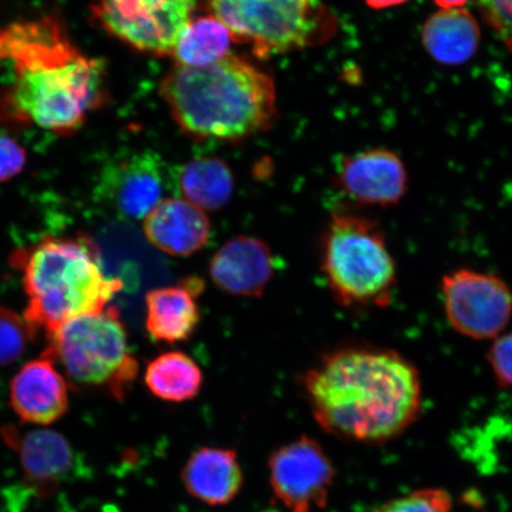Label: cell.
Returning a JSON list of instances; mask_svg holds the SVG:
<instances>
[{"label":"cell","instance_id":"16","mask_svg":"<svg viewBox=\"0 0 512 512\" xmlns=\"http://www.w3.org/2000/svg\"><path fill=\"white\" fill-rule=\"evenodd\" d=\"M147 241L171 256H190L207 245L211 223L203 210L183 198H165L144 219Z\"/></svg>","mask_w":512,"mask_h":512},{"label":"cell","instance_id":"2","mask_svg":"<svg viewBox=\"0 0 512 512\" xmlns=\"http://www.w3.org/2000/svg\"><path fill=\"white\" fill-rule=\"evenodd\" d=\"M313 418L339 439L366 445L401 437L420 418V371L400 352L347 344L326 352L302 377Z\"/></svg>","mask_w":512,"mask_h":512},{"label":"cell","instance_id":"18","mask_svg":"<svg viewBox=\"0 0 512 512\" xmlns=\"http://www.w3.org/2000/svg\"><path fill=\"white\" fill-rule=\"evenodd\" d=\"M182 483L191 497L210 507L233 502L243 485L238 453L230 448H198L183 467Z\"/></svg>","mask_w":512,"mask_h":512},{"label":"cell","instance_id":"28","mask_svg":"<svg viewBox=\"0 0 512 512\" xmlns=\"http://www.w3.org/2000/svg\"><path fill=\"white\" fill-rule=\"evenodd\" d=\"M363 2L366 3L370 9L386 10L405 4L408 2V0H363Z\"/></svg>","mask_w":512,"mask_h":512},{"label":"cell","instance_id":"9","mask_svg":"<svg viewBox=\"0 0 512 512\" xmlns=\"http://www.w3.org/2000/svg\"><path fill=\"white\" fill-rule=\"evenodd\" d=\"M441 298L451 328L475 341H494L512 319V290L497 274L456 268L441 279Z\"/></svg>","mask_w":512,"mask_h":512},{"label":"cell","instance_id":"13","mask_svg":"<svg viewBox=\"0 0 512 512\" xmlns=\"http://www.w3.org/2000/svg\"><path fill=\"white\" fill-rule=\"evenodd\" d=\"M209 275L229 296L260 298L274 275L271 248L254 236H235L217 249L210 260Z\"/></svg>","mask_w":512,"mask_h":512},{"label":"cell","instance_id":"26","mask_svg":"<svg viewBox=\"0 0 512 512\" xmlns=\"http://www.w3.org/2000/svg\"><path fill=\"white\" fill-rule=\"evenodd\" d=\"M486 21L512 50V0H479Z\"/></svg>","mask_w":512,"mask_h":512},{"label":"cell","instance_id":"24","mask_svg":"<svg viewBox=\"0 0 512 512\" xmlns=\"http://www.w3.org/2000/svg\"><path fill=\"white\" fill-rule=\"evenodd\" d=\"M371 512H456L453 499L444 489H419L379 505Z\"/></svg>","mask_w":512,"mask_h":512},{"label":"cell","instance_id":"4","mask_svg":"<svg viewBox=\"0 0 512 512\" xmlns=\"http://www.w3.org/2000/svg\"><path fill=\"white\" fill-rule=\"evenodd\" d=\"M12 259L28 297L24 318L48 335L69 320L104 311L123 288L102 270L99 249L88 238L51 236Z\"/></svg>","mask_w":512,"mask_h":512},{"label":"cell","instance_id":"10","mask_svg":"<svg viewBox=\"0 0 512 512\" xmlns=\"http://www.w3.org/2000/svg\"><path fill=\"white\" fill-rule=\"evenodd\" d=\"M273 495L290 512H313L328 505L336 470L317 440L302 435L268 459Z\"/></svg>","mask_w":512,"mask_h":512},{"label":"cell","instance_id":"3","mask_svg":"<svg viewBox=\"0 0 512 512\" xmlns=\"http://www.w3.org/2000/svg\"><path fill=\"white\" fill-rule=\"evenodd\" d=\"M160 95L181 130L198 139H246L268 130L278 113L272 76L235 55L206 67L175 64Z\"/></svg>","mask_w":512,"mask_h":512},{"label":"cell","instance_id":"7","mask_svg":"<svg viewBox=\"0 0 512 512\" xmlns=\"http://www.w3.org/2000/svg\"><path fill=\"white\" fill-rule=\"evenodd\" d=\"M235 42L266 57L329 41L337 21L325 0H207Z\"/></svg>","mask_w":512,"mask_h":512},{"label":"cell","instance_id":"22","mask_svg":"<svg viewBox=\"0 0 512 512\" xmlns=\"http://www.w3.org/2000/svg\"><path fill=\"white\" fill-rule=\"evenodd\" d=\"M232 32L213 15L194 17L182 31L172 56L178 66H210L230 55Z\"/></svg>","mask_w":512,"mask_h":512},{"label":"cell","instance_id":"8","mask_svg":"<svg viewBox=\"0 0 512 512\" xmlns=\"http://www.w3.org/2000/svg\"><path fill=\"white\" fill-rule=\"evenodd\" d=\"M196 8L197 0H93L92 14L102 29L126 46L168 56Z\"/></svg>","mask_w":512,"mask_h":512},{"label":"cell","instance_id":"23","mask_svg":"<svg viewBox=\"0 0 512 512\" xmlns=\"http://www.w3.org/2000/svg\"><path fill=\"white\" fill-rule=\"evenodd\" d=\"M35 332L24 316L0 307V367L17 361L34 339Z\"/></svg>","mask_w":512,"mask_h":512},{"label":"cell","instance_id":"25","mask_svg":"<svg viewBox=\"0 0 512 512\" xmlns=\"http://www.w3.org/2000/svg\"><path fill=\"white\" fill-rule=\"evenodd\" d=\"M486 361L498 386L512 390V331H505L492 341Z\"/></svg>","mask_w":512,"mask_h":512},{"label":"cell","instance_id":"1","mask_svg":"<svg viewBox=\"0 0 512 512\" xmlns=\"http://www.w3.org/2000/svg\"><path fill=\"white\" fill-rule=\"evenodd\" d=\"M0 69L3 123L73 133L105 99L104 62L83 53L54 16L0 27Z\"/></svg>","mask_w":512,"mask_h":512},{"label":"cell","instance_id":"11","mask_svg":"<svg viewBox=\"0 0 512 512\" xmlns=\"http://www.w3.org/2000/svg\"><path fill=\"white\" fill-rule=\"evenodd\" d=\"M98 190L123 219L144 220L163 201L162 159L143 151L114 160L102 170Z\"/></svg>","mask_w":512,"mask_h":512},{"label":"cell","instance_id":"20","mask_svg":"<svg viewBox=\"0 0 512 512\" xmlns=\"http://www.w3.org/2000/svg\"><path fill=\"white\" fill-rule=\"evenodd\" d=\"M174 181L183 200L204 213L226 207L235 189L232 170L224 160L213 156L197 157L179 166Z\"/></svg>","mask_w":512,"mask_h":512},{"label":"cell","instance_id":"6","mask_svg":"<svg viewBox=\"0 0 512 512\" xmlns=\"http://www.w3.org/2000/svg\"><path fill=\"white\" fill-rule=\"evenodd\" d=\"M48 336L44 355L59 362L72 383L124 398L139 368L117 307L69 320Z\"/></svg>","mask_w":512,"mask_h":512},{"label":"cell","instance_id":"12","mask_svg":"<svg viewBox=\"0 0 512 512\" xmlns=\"http://www.w3.org/2000/svg\"><path fill=\"white\" fill-rule=\"evenodd\" d=\"M337 182L351 200L367 206H396L408 189L405 164L396 153L384 149L343 157Z\"/></svg>","mask_w":512,"mask_h":512},{"label":"cell","instance_id":"14","mask_svg":"<svg viewBox=\"0 0 512 512\" xmlns=\"http://www.w3.org/2000/svg\"><path fill=\"white\" fill-rule=\"evenodd\" d=\"M10 402L22 420L35 425L53 424L68 411V382L55 362L44 355L25 364L12 379Z\"/></svg>","mask_w":512,"mask_h":512},{"label":"cell","instance_id":"17","mask_svg":"<svg viewBox=\"0 0 512 512\" xmlns=\"http://www.w3.org/2000/svg\"><path fill=\"white\" fill-rule=\"evenodd\" d=\"M201 279L189 277L175 286L155 288L146 294V329L155 341L166 344L188 342L201 323L197 297Z\"/></svg>","mask_w":512,"mask_h":512},{"label":"cell","instance_id":"5","mask_svg":"<svg viewBox=\"0 0 512 512\" xmlns=\"http://www.w3.org/2000/svg\"><path fill=\"white\" fill-rule=\"evenodd\" d=\"M319 259L326 286L344 309H384L392 303L398 270L379 222L347 209L332 211Z\"/></svg>","mask_w":512,"mask_h":512},{"label":"cell","instance_id":"15","mask_svg":"<svg viewBox=\"0 0 512 512\" xmlns=\"http://www.w3.org/2000/svg\"><path fill=\"white\" fill-rule=\"evenodd\" d=\"M8 444L19 453L25 483L38 496L54 494L75 465V453L68 440L50 430L19 435L10 427L4 432Z\"/></svg>","mask_w":512,"mask_h":512},{"label":"cell","instance_id":"21","mask_svg":"<svg viewBox=\"0 0 512 512\" xmlns=\"http://www.w3.org/2000/svg\"><path fill=\"white\" fill-rule=\"evenodd\" d=\"M145 383L156 398L182 403L200 394L203 373L189 355L182 351H169L147 364Z\"/></svg>","mask_w":512,"mask_h":512},{"label":"cell","instance_id":"19","mask_svg":"<svg viewBox=\"0 0 512 512\" xmlns=\"http://www.w3.org/2000/svg\"><path fill=\"white\" fill-rule=\"evenodd\" d=\"M422 43L435 61L445 66H460L477 53L479 24L463 8L440 10L427 19L422 29Z\"/></svg>","mask_w":512,"mask_h":512},{"label":"cell","instance_id":"29","mask_svg":"<svg viewBox=\"0 0 512 512\" xmlns=\"http://www.w3.org/2000/svg\"><path fill=\"white\" fill-rule=\"evenodd\" d=\"M441 10L462 9L470 0H434Z\"/></svg>","mask_w":512,"mask_h":512},{"label":"cell","instance_id":"27","mask_svg":"<svg viewBox=\"0 0 512 512\" xmlns=\"http://www.w3.org/2000/svg\"><path fill=\"white\" fill-rule=\"evenodd\" d=\"M28 156L16 139L0 133V183L8 182L24 170Z\"/></svg>","mask_w":512,"mask_h":512}]
</instances>
